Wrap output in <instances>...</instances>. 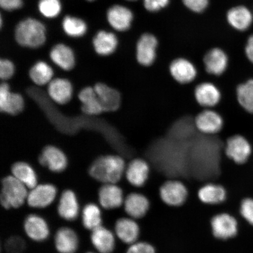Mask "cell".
I'll return each mask as SVG.
<instances>
[{"instance_id": "d6a6232c", "label": "cell", "mask_w": 253, "mask_h": 253, "mask_svg": "<svg viewBox=\"0 0 253 253\" xmlns=\"http://www.w3.org/2000/svg\"><path fill=\"white\" fill-rule=\"evenodd\" d=\"M236 96L240 106L247 113L253 115V79L237 86Z\"/></svg>"}, {"instance_id": "4fadbf2b", "label": "cell", "mask_w": 253, "mask_h": 253, "mask_svg": "<svg viewBox=\"0 0 253 253\" xmlns=\"http://www.w3.org/2000/svg\"><path fill=\"white\" fill-rule=\"evenodd\" d=\"M24 100L20 94L13 93L7 83L2 82L0 86V110L8 115H18L24 108Z\"/></svg>"}, {"instance_id": "6da1fadb", "label": "cell", "mask_w": 253, "mask_h": 253, "mask_svg": "<svg viewBox=\"0 0 253 253\" xmlns=\"http://www.w3.org/2000/svg\"><path fill=\"white\" fill-rule=\"evenodd\" d=\"M124 159L118 155H107L98 158L89 168L90 175L97 181L105 183H118L126 172Z\"/></svg>"}, {"instance_id": "83f0119b", "label": "cell", "mask_w": 253, "mask_h": 253, "mask_svg": "<svg viewBox=\"0 0 253 253\" xmlns=\"http://www.w3.org/2000/svg\"><path fill=\"white\" fill-rule=\"evenodd\" d=\"M82 103V112L88 116H97L103 112L99 98L94 87H86L82 89L78 94Z\"/></svg>"}, {"instance_id": "1f68e13d", "label": "cell", "mask_w": 253, "mask_h": 253, "mask_svg": "<svg viewBox=\"0 0 253 253\" xmlns=\"http://www.w3.org/2000/svg\"><path fill=\"white\" fill-rule=\"evenodd\" d=\"M12 175L23 183L28 189H33L38 185V177L36 171L30 164L17 162L11 167Z\"/></svg>"}, {"instance_id": "484cf974", "label": "cell", "mask_w": 253, "mask_h": 253, "mask_svg": "<svg viewBox=\"0 0 253 253\" xmlns=\"http://www.w3.org/2000/svg\"><path fill=\"white\" fill-rule=\"evenodd\" d=\"M204 63L206 71L209 74L220 76L226 71L228 65V59L222 50L213 49L206 55Z\"/></svg>"}, {"instance_id": "e0dca14e", "label": "cell", "mask_w": 253, "mask_h": 253, "mask_svg": "<svg viewBox=\"0 0 253 253\" xmlns=\"http://www.w3.org/2000/svg\"><path fill=\"white\" fill-rule=\"evenodd\" d=\"M123 207L128 217L135 220L144 217L150 207V201L143 194L133 192L125 198Z\"/></svg>"}, {"instance_id": "836d02e7", "label": "cell", "mask_w": 253, "mask_h": 253, "mask_svg": "<svg viewBox=\"0 0 253 253\" xmlns=\"http://www.w3.org/2000/svg\"><path fill=\"white\" fill-rule=\"evenodd\" d=\"M29 74L32 81L34 84L39 86H43L51 82L53 71L47 63L40 61L32 66Z\"/></svg>"}, {"instance_id": "ac0fdd59", "label": "cell", "mask_w": 253, "mask_h": 253, "mask_svg": "<svg viewBox=\"0 0 253 253\" xmlns=\"http://www.w3.org/2000/svg\"><path fill=\"white\" fill-rule=\"evenodd\" d=\"M94 88L103 112H115L120 108L122 104V96L118 90L103 83L95 84Z\"/></svg>"}, {"instance_id": "8d00e7d4", "label": "cell", "mask_w": 253, "mask_h": 253, "mask_svg": "<svg viewBox=\"0 0 253 253\" xmlns=\"http://www.w3.org/2000/svg\"><path fill=\"white\" fill-rule=\"evenodd\" d=\"M5 249L8 253H22L25 249V243L21 237L11 236L6 241Z\"/></svg>"}, {"instance_id": "9c48e42d", "label": "cell", "mask_w": 253, "mask_h": 253, "mask_svg": "<svg viewBox=\"0 0 253 253\" xmlns=\"http://www.w3.org/2000/svg\"><path fill=\"white\" fill-rule=\"evenodd\" d=\"M196 102L204 109H213L221 102L222 94L216 84L205 82L196 86L194 90Z\"/></svg>"}, {"instance_id": "f1b7e54d", "label": "cell", "mask_w": 253, "mask_h": 253, "mask_svg": "<svg viewBox=\"0 0 253 253\" xmlns=\"http://www.w3.org/2000/svg\"><path fill=\"white\" fill-rule=\"evenodd\" d=\"M95 51L102 56H108L115 51L118 40L115 35L105 31L98 32L93 41Z\"/></svg>"}, {"instance_id": "ab89813d", "label": "cell", "mask_w": 253, "mask_h": 253, "mask_svg": "<svg viewBox=\"0 0 253 253\" xmlns=\"http://www.w3.org/2000/svg\"><path fill=\"white\" fill-rule=\"evenodd\" d=\"M15 66L11 61L2 59L0 61V78L3 81H7L13 77Z\"/></svg>"}, {"instance_id": "7c38bea8", "label": "cell", "mask_w": 253, "mask_h": 253, "mask_svg": "<svg viewBox=\"0 0 253 253\" xmlns=\"http://www.w3.org/2000/svg\"><path fill=\"white\" fill-rule=\"evenodd\" d=\"M123 189L117 183H105L98 192V201L101 208L106 210H116L125 202Z\"/></svg>"}, {"instance_id": "7dc6e473", "label": "cell", "mask_w": 253, "mask_h": 253, "mask_svg": "<svg viewBox=\"0 0 253 253\" xmlns=\"http://www.w3.org/2000/svg\"><path fill=\"white\" fill-rule=\"evenodd\" d=\"M128 1H136V0H128Z\"/></svg>"}, {"instance_id": "d590c367", "label": "cell", "mask_w": 253, "mask_h": 253, "mask_svg": "<svg viewBox=\"0 0 253 253\" xmlns=\"http://www.w3.org/2000/svg\"><path fill=\"white\" fill-rule=\"evenodd\" d=\"M39 9L41 14L48 18H53L61 13L62 5L60 0H40Z\"/></svg>"}, {"instance_id": "2e32d148", "label": "cell", "mask_w": 253, "mask_h": 253, "mask_svg": "<svg viewBox=\"0 0 253 253\" xmlns=\"http://www.w3.org/2000/svg\"><path fill=\"white\" fill-rule=\"evenodd\" d=\"M115 233L120 241L129 246L138 242L140 234V226L132 218H120L115 224Z\"/></svg>"}, {"instance_id": "ee69618b", "label": "cell", "mask_w": 253, "mask_h": 253, "mask_svg": "<svg viewBox=\"0 0 253 253\" xmlns=\"http://www.w3.org/2000/svg\"><path fill=\"white\" fill-rule=\"evenodd\" d=\"M245 50L246 55L248 59L253 63V35L249 37Z\"/></svg>"}, {"instance_id": "30bf717a", "label": "cell", "mask_w": 253, "mask_h": 253, "mask_svg": "<svg viewBox=\"0 0 253 253\" xmlns=\"http://www.w3.org/2000/svg\"><path fill=\"white\" fill-rule=\"evenodd\" d=\"M23 227L25 235L34 242H43L50 236L48 223L39 214H28L24 221Z\"/></svg>"}, {"instance_id": "4316f807", "label": "cell", "mask_w": 253, "mask_h": 253, "mask_svg": "<svg viewBox=\"0 0 253 253\" xmlns=\"http://www.w3.org/2000/svg\"><path fill=\"white\" fill-rule=\"evenodd\" d=\"M50 58L55 64L65 71H71L75 65L74 52L65 44L59 43L52 47Z\"/></svg>"}, {"instance_id": "74e56055", "label": "cell", "mask_w": 253, "mask_h": 253, "mask_svg": "<svg viewBox=\"0 0 253 253\" xmlns=\"http://www.w3.org/2000/svg\"><path fill=\"white\" fill-rule=\"evenodd\" d=\"M240 212L249 224L253 225V199H243L240 204Z\"/></svg>"}, {"instance_id": "603a6c76", "label": "cell", "mask_w": 253, "mask_h": 253, "mask_svg": "<svg viewBox=\"0 0 253 253\" xmlns=\"http://www.w3.org/2000/svg\"><path fill=\"white\" fill-rule=\"evenodd\" d=\"M107 18L114 29L125 31L130 27L133 15L128 8L124 6L116 5L108 9Z\"/></svg>"}, {"instance_id": "8fae6325", "label": "cell", "mask_w": 253, "mask_h": 253, "mask_svg": "<svg viewBox=\"0 0 253 253\" xmlns=\"http://www.w3.org/2000/svg\"><path fill=\"white\" fill-rule=\"evenodd\" d=\"M150 172V166L147 161L137 158L126 166L125 175L129 184L136 188H141L148 181Z\"/></svg>"}, {"instance_id": "8992f818", "label": "cell", "mask_w": 253, "mask_h": 253, "mask_svg": "<svg viewBox=\"0 0 253 253\" xmlns=\"http://www.w3.org/2000/svg\"><path fill=\"white\" fill-rule=\"evenodd\" d=\"M160 197L164 204L169 207H181L188 196V188L182 181L171 179L163 183L159 189Z\"/></svg>"}, {"instance_id": "f35d334b", "label": "cell", "mask_w": 253, "mask_h": 253, "mask_svg": "<svg viewBox=\"0 0 253 253\" xmlns=\"http://www.w3.org/2000/svg\"><path fill=\"white\" fill-rule=\"evenodd\" d=\"M126 253H156V251L149 243L137 242L129 246Z\"/></svg>"}, {"instance_id": "5bb4252c", "label": "cell", "mask_w": 253, "mask_h": 253, "mask_svg": "<svg viewBox=\"0 0 253 253\" xmlns=\"http://www.w3.org/2000/svg\"><path fill=\"white\" fill-rule=\"evenodd\" d=\"M57 212L61 219L68 221L78 219L80 213V205L76 193L71 189H66L60 197Z\"/></svg>"}, {"instance_id": "9a60e30c", "label": "cell", "mask_w": 253, "mask_h": 253, "mask_svg": "<svg viewBox=\"0 0 253 253\" xmlns=\"http://www.w3.org/2000/svg\"><path fill=\"white\" fill-rule=\"evenodd\" d=\"M41 166L47 167L50 171L59 173L67 167L68 160L63 152L52 145L43 148L39 158Z\"/></svg>"}, {"instance_id": "ba28073f", "label": "cell", "mask_w": 253, "mask_h": 253, "mask_svg": "<svg viewBox=\"0 0 253 253\" xmlns=\"http://www.w3.org/2000/svg\"><path fill=\"white\" fill-rule=\"evenodd\" d=\"M211 232L217 239L228 240L237 235L238 223L232 215L226 213L215 215L211 221Z\"/></svg>"}, {"instance_id": "cb8c5ba5", "label": "cell", "mask_w": 253, "mask_h": 253, "mask_svg": "<svg viewBox=\"0 0 253 253\" xmlns=\"http://www.w3.org/2000/svg\"><path fill=\"white\" fill-rule=\"evenodd\" d=\"M47 93L53 101L59 104H65L71 100L73 87L68 79L56 78L52 79L48 84Z\"/></svg>"}, {"instance_id": "ffe728a7", "label": "cell", "mask_w": 253, "mask_h": 253, "mask_svg": "<svg viewBox=\"0 0 253 253\" xmlns=\"http://www.w3.org/2000/svg\"><path fill=\"white\" fill-rule=\"evenodd\" d=\"M116 235L112 230L101 226L91 231L90 242L98 253H113L116 248Z\"/></svg>"}, {"instance_id": "e575fe53", "label": "cell", "mask_w": 253, "mask_h": 253, "mask_svg": "<svg viewBox=\"0 0 253 253\" xmlns=\"http://www.w3.org/2000/svg\"><path fill=\"white\" fill-rule=\"evenodd\" d=\"M62 28L68 36L79 38L86 33L87 27L82 19L72 16H66L62 21Z\"/></svg>"}, {"instance_id": "44dd1931", "label": "cell", "mask_w": 253, "mask_h": 253, "mask_svg": "<svg viewBox=\"0 0 253 253\" xmlns=\"http://www.w3.org/2000/svg\"><path fill=\"white\" fill-rule=\"evenodd\" d=\"M54 245L59 253H75L79 246L78 234L71 227H62L56 231Z\"/></svg>"}, {"instance_id": "d4e9b609", "label": "cell", "mask_w": 253, "mask_h": 253, "mask_svg": "<svg viewBox=\"0 0 253 253\" xmlns=\"http://www.w3.org/2000/svg\"><path fill=\"white\" fill-rule=\"evenodd\" d=\"M198 197L205 204L218 205L226 200L227 192L222 185L211 182L201 186L198 190Z\"/></svg>"}, {"instance_id": "7402d4cb", "label": "cell", "mask_w": 253, "mask_h": 253, "mask_svg": "<svg viewBox=\"0 0 253 253\" xmlns=\"http://www.w3.org/2000/svg\"><path fill=\"white\" fill-rule=\"evenodd\" d=\"M157 43L153 35L146 34L140 38L137 45V59L140 65L149 66L153 64L156 59Z\"/></svg>"}, {"instance_id": "bcb514c9", "label": "cell", "mask_w": 253, "mask_h": 253, "mask_svg": "<svg viewBox=\"0 0 253 253\" xmlns=\"http://www.w3.org/2000/svg\"><path fill=\"white\" fill-rule=\"evenodd\" d=\"M88 1H96V0H87Z\"/></svg>"}, {"instance_id": "5b68a950", "label": "cell", "mask_w": 253, "mask_h": 253, "mask_svg": "<svg viewBox=\"0 0 253 253\" xmlns=\"http://www.w3.org/2000/svg\"><path fill=\"white\" fill-rule=\"evenodd\" d=\"M197 131L207 136L216 135L222 130L224 121L220 113L213 109H204L197 114L194 121Z\"/></svg>"}, {"instance_id": "d6986e66", "label": "cell", "mask_w": 253, "mask_h": 253, "mask_svg": "<svg viewBox=\"0 0 253 253\" xmlns=\"http://www.w3.org/2000/svg\"><path fill=\"white\" fill-rule=\"evenodd\" d=\"M170 74L180 84H188L194 81L197 76V70L192 63L185 59L174 60L169 66Z\"/></svg>"}, {"instance_id": "7a4b0ae2", "label": "cell", "mask_w": 253, "mask_h": 253, "mask_svg": "<svg viewBox=\"0 0 253 253\" xmlns=\"http://www.w3.org/2000/svg\"><path fill=\"white\" fill-rule=\"evenodd\" d=\"M15 40L21 46L38 48L46 41V28L40 21L27 18L19 23L15 30Z\"/></svg>"}, {"instance_id": "3957f363", "label": "cell", "mask_w": 253, "mask_h": 253, "mask_svg": "<svg viewBox=\"0 0 253 253\" xmlns=\"http://www.w3.org/2000/svg\"><path fill=\"white\" fill-rule=\"evenodd\" d=\"M26 186L14 176L8 175L3 178L0 203L5 210L18 209L27 203L28 192Z\"/></svg>"}, {"instance_id": "f546056e", "label": "cell", "mask_w": 253, "mask_h": 253, "mask_svg": "<svg viewBox=\"0 0 253 253\" xmlns=\"http://www.w3.org/2000/svg\"><path fill=\"white\" fill-rule=\"evenodd\" d=\"M229 23L235 29L245 31L253 23V15L251 11L244 6H237L230 9L227 13Z\"/></svg>"}, {"instance_id": "7bdbcfd3", "label": "cell", "mask_w": 253, "mask_h": 253, "mask_svg": "<svg viewBox=\"0 0 253 253\" xmlns=\"http://www.w3.org/2000/svg\"><path fill=\"white\" fill-rule=\"evenodd\" d=\"M0 5L6 11H14L23 6V0H0Z\"/></svg>"}, {"instance_id": "277c9868", "label": "cell", "mask_w": 253, "mask_h": 253, "mask_svg": "<svg viewBox=\"0 0 253 253\" xmlns=\"http://www.w3.org/2000/svg\"><path fill=\"white\" fill-rule=\"evenodd\" d=\"M253 148L251 142L245 136L235 134L226 142L224 153L227 158L237 165H243L252 156Z\"/></svg>"}, {"instance_id": "4dcf8cb0", "label": "cell", "mask_w": 253, "mask_h": 253, "mask_svg": "<svg viewBox=\"0 0 253 253\" xmlns=\"http://www.w3.org/2000/svg\"><path fill=\"white\" fill-rule=\"evenodd\" d=\"M81 217L83 226L90 232L102 226V212L100 206L92 202L84 206L82 210Z\"/></svg>"}, {"instance_id": "52a82bcc", "label": "cell", "mask_w": 253, "mask_h": 253, "mask_svg": "<svg viewBox=\"0 0 253 253\" xmlns=\"http://www.w3.org/2000/svg\"><path fill=\"white\" fill-rule=\"evenodd\" d=\"M58 191L51 183L38 184L28 192L27 204L31 208L45 209L55 201Z\"/></svg>"}, {"instance_id": "60d3db41", "label": "cell", "mask_w": 253, "mask_h": 253, "mask_svg": "<svg viewBox=\"0 0 253 253\" xmlns=\"http://www.w3.org/2000/svg\"><path fill=\"white\" fill-rule=\"evenodd\" d=\"M208 1L209 0H183L186 7L197 12L203 11L207 7Z\"/></svg>"}, {"instance_id": "b9f144b4", "label": "cell", "mask_w": 253, "mask_h": 253, "mask_svg": "<svg viewBox=\"0 0 253 253\" xmlns=\"http://www.w3.org/2000/svg\"><path fill=\"white\" fill-rule=\"evenodd\" d=\"M169 0H144V4L147 10L156 12L160 10L168 5Z\"/></svg>"}, {"instance_id": "f6af8a7d", "label": "cell", "mask_w": 253, "mask_h": 253, "mask_svg": "<svg viewBox=\"0 0 253 253\" xmlns=\"http://www.w3.org/2000/svg\"><path fill=\"white\" fill-rule=\"evenodd\" d=\"M86 253H95V252H86Z\"/></svg>"}]
</instances>
